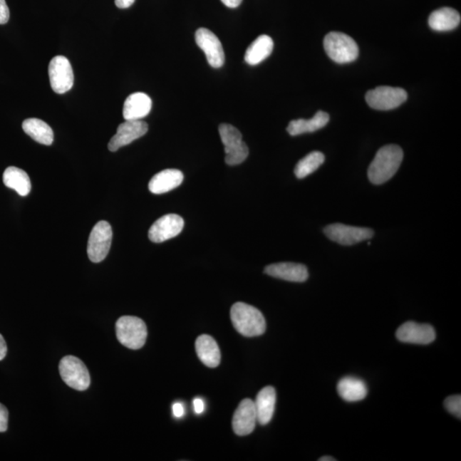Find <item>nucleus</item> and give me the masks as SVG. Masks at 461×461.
I'll return each instance as SVG.
<instances>
[{
  "label": "nucleus",
  "mask_w": 461,
  "mask_h": 461,
  "mask_svg": "<svg viewBox=\"0 0 461 461\" xmlns=\"http://www.w3.org/2000/svg\"><path fill=\"white\" fill-rule=\"evenodd\" d=\"M403 159V152L398 145L383 146L375 156L368 169V179L374 185L388 182L398 171Z\"/></svg>",
  "instance_id": "f257e3e1"
},
{
  "label": "nucleus",
  "mask_w": 461,
  "mask_h": 461,
  "mask_svg": "<svg viewBox=\"0 0 461 461\" xmlns=\"http://www.w3.org/2000/svg\"><path fill=\"white\" fill-rule=\"evenodd\" d=\"M396 338L400 342L423 346L432 343L436 339V331L432 326L408 321L399 327L396 331Z\"/></svg>",
  "instance_id": "4468645a"
},
{
  "label": "nucleus",
  "mask_w": 461,
  "mask_h": 461,
  "mask_svg": "<svg viewBox=\"0 0 461 461\" xmlns=\"http://www.w3.org/2000/svg\"><path fill=\"white\" fill-rule=\"evenodd\" d=\"M274 50V41L269 36H261L248 47L244 60L249 66H257L268 58Z\"/></svg>",
  "instance_id": "b1692460"
},
{
  "label": "nucleus",
  "mask_w": 461,
  "mask_h": 461,
  "mask_svg": "<svg viewBox=\"0 0 461 461\" xmlns=\"http://www.w3.org/2000/svg\"><path fill=\"white\" fill-rule=\"evenodd\" d=\"M59 372L64 383L72 389L83 391L88 390L91 383L87 367L76 356L63 357L60 361Z\"/></svg>",
  "instance_id": "423d86ee"
},
{
  "label": "nucleus",
  "mask_w": 461,
  "mask_h": 461,
  "mask_svg": "<svg viewBox=\"0 0 461 461\" xmlns=\"http://www.w3.org/2000/svg\"><path fill=\"white\" fill-rule=\"evenodd\" d=\"M10 19V10L6 0H0V24H6Z\"/></svg>",
  "instance_id": "c756f323"
},
{
  "label": "nucleus",
  "mask_w": 461,
  "mask_h": 461,
  "mask_svg": "<svg viewBox=\"0 0 461 461\" xmlns=\"http://www.w3.org/2000/svg\"><path fill=\"white\" fill-rule=\"evenodd\" d=\"M255 403L257 422L261 425H268L274 416L276 391L272 386H266L257 394Z\"/></svg>",
  "instance_id": "6ab92c4d"
},
{
  "label": "nucleus",
  "mask_w": 461,
  "mask_h": 461,
  "mask_svg": "<svg viewBox=\"0 0 461 461\" xmlns=\"http://www.w3.org/2000/svg\"><path fill=\"white\" fill-rule=\"evenodd\" d=\"M324 48L328 57L338 63L355 61L359 55L356 42L351 36L340 32H331L324 38Z\"/></svg>",
  "instance_id": "20e7f679"
},
{
  "label": "nucleus",
  "mask_w": 461,
  "mask_h": 461,
  "mask_svg": "<svg viewBox=\"0 0 461 461\" xmlns=\"http://www.w3.org/2000/svg\"><path fill=\"white\" fill-rule=\"evenodd\" d=\"M184 175L178 170H165L154 175L149 183V190L154 194L169 192L180 187L183 182Z\"/></svg>",
  "instance_id": "aec40b11"
},
{
  "label": "nucleus",
  "mask_w": 461,
  "mask_h": 461,
  "mask_svg": "<svg viewBox=\"0 0 461 461\" xmlns=\"http://www.w3.org/2000/svg\"><path fill=\"white\" fill-rule=\"evenodd\" d=\"M408 93L400 88L378 87L370 90L366 95V101L374 110H390L395 109L407 100Z\"/></svg>",
  "instance_id": "6e6552de"
},
{
  "label": "nucleus",
  "mask_w": 461,
  "mask_h": 461,
  "mask_svg": "<svg viewBox=\"0 0 461 461\" xmlns=\"http://www.w3.org/2000/svg\"><path fill=\"white\" fill-rule=\"evenodd\" d=\"M7 354V346L6 340L3 338V336L0 334V361L4 359V357Z\"/></svg>",
  "instance_id": "2f4dec72"
},
{
  "label": "nucleus",
  "mask_w": 461,
  "mask_h": 461,
  "mask_svg": "<svg viewBox=\"0 0 461 461\" xmlns=\"http://www.w3.org/2000/svg\"><path fill=\"white\" fill-rule=\"evenodd\" d=\"M173 413L176 418H180L184 415L185 410L182 403H176L173 405Z\"/></svg>",
  "instance_id": "473e14b6"
},
{
  "label": "nucleus",
  "mask_w": 461,
  "mask_h": 461,
  "mask_svg": "<svg viewBox=\"0 0 461 461\" xmlns=\"http://www.w3.org/2000/svg\"><path fill=\"white\" fill-rule=\"evenodd\" d=\"M112 237H113V232L107 222L101 221L94 226L90 234L88 244V255L90 261L94 264H98L105 260L110 249Z\"/></svg>",
  "instance_id": "0eeeda50"
},
{
  "label": "nucleus",
  "mask_w": 461,
  "mask_h": 461,
  "mask_svg": "<svg viewBox=\"0 0 461 461\" xmlns=\"http://www.w3.org/2000/svg\"><path fill=\"white\" fill-rule=\"evenodd\" d=\"M148 131L147 123L143 120H126L120 124L118 132L112 137L108 148L110 152H116L125 145L131 144L132 142L140 139Z\"/></svg>",
  "instance_id": "ddd939ff"
},
{
  "label": "nucleus",
  "mask_w": 461,
  "mask_h": 461,
  "mask_svg": "<svg viewBox=\"0 0 461 461\" xmlns=\"http://www.w3.org/2000/svg\"><path fill=\"white\" fill-rule=\"evenodd\" d=\"M135 0H115V6L120 9L130 7Z\"/></svg>",
  "instance_id": "72a5a7b5"
},
{
  "label": "nucleus",
  "mask_w": 461,
  "mask_h": 461,
  "mask_svg": "<svg viewBox=\"0 0 461 461\" xmlns=\"http://www.w3.org/2000/svg\"><path fill=\"white\" fill-rule=\"evenodd\" d=\"M257 422L255 403L251 399H244L239 405L232 418V428L238 436L243 437L253 432Z\"/></svg>",
  "instance_id": "2eb2a0df"
},
{
  "label": "nucleus",
  "mask_w": 461,
  "mask_h": 461,
  "mask_svg": "<svg viewBox=\"0 0 461 461\" xmlns=\"http://www.w3.org/2000/svg\"><path fill=\"white\" fill-rule=\"evenodd\" d=\"M3 182L6 187L15 190L21 197L28 196L31 191V182L23 170L16 167H9L4 172Z\"/></svg>",
  "instance_id": "393cba45"
},
{
  "label": "nucleus",
  "mask_w": 461,
  "mask_h": 461,
  "mask_svg": "<svg viewBox=\"0 0 461 461\" xmlns=\"http://www.w3.org/2000/svg\"><path fill=\"white\" fill-rule=\"evenodd\" d=\"M195 347L198 358L206 367H218L221 363V351L212 337L206 334L200 336L196 340Z\"/></svg>",
  "instance_id": "a211bd4d"
},
{
  "label": "nucleus",
  "mask_w": 461,
  "mask_h": 461,
  "mask_svg": "<svg viewBox=\"0 0 461 461\" xmlns=\"http://www.w3.org/2000/svg\"><path fill=\"white\" fill-rule=\"evenodd\" d=\"M193 407L195 413H197V415H201V413L204 411V400L200 398L194 399Z\"/></svg>",
  "instance_id": "7c9ffc66"
},
{
  "label": "nucleus",
  "mask_w": 461,
  "mask_h": 461,
  "mask_svg": "<svg viewBox=\"0 0 461 461\" xmlns=\"http://www.w3.org/2000/svg\"><path fill=\"white\" fill-rule=\"evenodd\" d=\"M115 331L118 341L130 350H139L147 338L145 323L135 316L120 317L116 321Z\"/></svg>",
  "instance_id": "7ed1b4c3"
},
{
  "label": "nucleus",
  "mask_w": 461,
  "mask_h": 461,
  "mask_svg": "<svg viewBox=\"0 0 461 461\" xmlns=\"http://www.w3.org/2000/svg\"><path fill=\"white\" fill-rule=\"evenodd\" d=\"M460 14L455 9L445 7L438 9L430 14L429 26L435 31H451L460 24Z\"/></svg>",
  "instance_id": "412c9836"
},
{
  "label": "nucleus",
  "mask_w": 461,
  "mask_h": 461,
  "mask_svg": "<svg viewBox=\"0 0 461 461\" xmlns=\"http://www.w3.org/2000/svg\"><path fill=\"white\" fill-rule=\"evenodd\" d=\"M265 273L269 276L291 282H304L309 278L307 268L303 264L293 262H280L266 266Z\"/></svg>",
  "instance_id": "dca6fc26"
},
{
  "label": "nucleus",
  "mask_w": 461,
  "mask_h": 461,
  "mask_svg": "<svg viewBox=\"0 0 461 461\" xmlns=\"http://www.w3.org/2000/svg\"><path fill=\"white\" fill-rule=\"evenodd\" d=\"M338 392L340 398L348 403L359 402L368 395V387L364 381L354 377H346L339 381Z\"/></svg>",
  "instance_id": "4be33fe9"
},
{
  "label": "nucleus",
  "mask_w": 461,
  "mask_h": 461,
  "mask_svg": "<svg viewBox=\"0 0 461 461\" xmlns=\"http://www.w3.org/2000/svg\"><path fill=\"white\" fill-rule=\"evenodd\" d=\"M230 316L236 331L244 337H257L265 333L264 314L252 305L236 303L232 305Z\"/></svg>",
  "instance_id": "f03ea898"
},
{
  "label": "nucleus",
  "mask_w": 461,
  "mask_h": 461,
  "mask_svg": "<svg viewBox=\"0 0 461 461\" xmlns=\"http://www.w3.org/2000/svg\"><path fill=\"white\" fill-rule=\"evenodd\" d=\"M24 131L38 143L51 145L53 143V129L41 119L29 118L23 123Z\"/></svg>",
  "instance_id": "a878e982"
},
{
  "label": "nucleus",
  "mask_w": 461,
  "mask_h": 461,
  "mask_svg": "<svg viewBox=\"0 0 461 461\" xmlns=\"http://www.w3.org/2000/svg\"><path fill=\"white\" fill-rule=\"evenodd\" d=\"M184 219L178 214H170L159 218L150 227L148 236L153 243H162L175 238L182 232Z\"/></svg>",
  "instance_id": "f8f14e48"
},
{
  "label": "nucleus",
  "mask_w": 461,
  "mask_h": 461,
  "mask_svg": "<svg viewBox=\"0 0 461 461\" xmlns=\"http://www.w3.org/2000/svg\"><path fill=\"white\" fill-rule=\"evenodd\" d=\"M219 136L225 147V161L228 165L235 166L247 160L249 148L243 141L242 133L230 124L223 123L219 127Z\"/></svg>",
  "instance_id": "39448f33"
},
{
  "label": "nucleus",
  "mask_w": 461,
  "mask_h": 461,
  "mask_svg": "<svg viewBox=\"0 0 461 461\" xmlns=\"http://www.w3.org/2000/svg\"><path fill=\"white\" fill-rule=\"evenodd\" d=\"M9 412L7 408L0 403V432H6L8 429Z\"/></svg>",
  "instance_id": "c85d7f7f"
},
{
  "label": "nucleus",
  "mask_w": 461,
  "mask_h": 461,
  "mask_svg": "<svg viewBox=\"0 0 461 461\" xmlns=\"http://www.w3.org/2000/svg\"><path fill=\"white\" fill-rule=\"evenodd\" d=\"M324 232L327 238L342 245H354L373 238L374 234L370 228L346 226L341 223L327 226Z\"/></svg>",
  "instance_id": "1a4fd4ad"
},
{
  "label": "nucleus",
  "mask_w": 461,
  "mask_h": 461,
  "mask_svg": "<svg viewBox=\"0 0 461 461\" xmlns=\"http://www.w3.org/2000/svg\"><path fill=\"white\" fill-rule=\"evenodd\" d=\"M51 87L56 93H66L74 85V73L71 62L63 56H57L49 64Z\"/></svg>",
  "instance_id": "9d476101"
},
{
  "label": "nucleus",
  "mask_w": 461,
  "mask_h": 461,
  "mask_svg": "<svg viewBox=\"0 0 461 461\" xmlns=\"http://www.w3.org/2000/svg\"><path fill=\"white\" fill-rule=\"evenodd\" d=\"M243 0H222V2L225 4L226 6L229 8H237L240 6V4L242 3Z\"/></svg>",
  "instance_id": "f704fd0d"
},
{
  "label": "nucleus",
  "mask_w": 461,
  "mask_h": 461,
  "mask_svg": "<svg viewBox=\"0 0 461 461\" xmlns=\"http://www.w3.org/2000/svg\"><path fill=\"white\" fill-rule=\"evenodd\" d=\"M320 461H334L336 459L333 457H330V456H325V457H321V459H318Z\"/></svg>",
  "instance_id": "c9c22d12"
},
{
  "label": "nucleus",
  "mask_w": 461,
  "mask_h": 461,
  "mask_svg": "<svg viewBox=\"0 0 461 461\" xmlns=\"http://www.w3.org/2000/svg\"><path fill=\"white\" fill-rule=\"evenodd\" d=\"M445 405L447 411L460 419L461 398L460 395L450 396L445 400Z\"/></svg>",
  "instance_id": "cd10ccee"
},
{
  "label": "nucleus",
  "mask_w": 461,
  "mask_h": 461,
  "mask_svg": "<svg viewBox=\"0 0 461 461\" xmlns=\"http://www.w3.org/2000/svg\"><path fill=\"white\" fill-rule=\"evenodd\" d=\"M197 45L204 51L207 61L211 67L218 68L225 63V53L218 37L210 30L201 28L195 33Z\"/></svg>",
  "instance_id": "9b49d317"
},
{
  "label": "nucleus",
  "mask_w": 461,
  "mask_h": 461,
  "mask_svg": "<svg viewBox=\"0 0 461 461\" xmlns=\"http://www.w3.org/2000/svg\"><path fill=\"white\" fill-rule=\"evenodd\" d=\"M325 162L324 154L320 152H313L307 155L297 162L295 167V175L299 179L307 177L316 171Z\"/></svg>",
  "instance_id": "bb28decb"
},
{
  "label": "nucleus",
  "mask_w": 461,
  "mask_h": 461,
  "mask_svg": "<svg viewBox=\"0 0 461 461\" xmlns=\"http://www.w3.org/2000/svg\"><path fill=\"white\" fill-rule=\"evenodd\" d=\"M329 115L324 111H318L313 118L309 120H293L289 123L287 132L291 136L304 135L306 133H314L324 128L329 123Z\"/></svg>",
  "instance_id": "5701e85b"
},
{
  "label": "nucleus",
  "mask_w": 461,
  "mask_h": 461,
  "mask_svg": "<svg viewBox=\"0 0 461 461\" xmlns=\"http://www.w3.org/2000/svg\"><path fill=\"white\" fill-rule=\"evenodd\" d=\"M152 101L147 94L135 93L128 96L123 106V118L126 120H139L148 115Z\"/></svg>",
  "instance_id": "f3484780"
}]
</instances>
